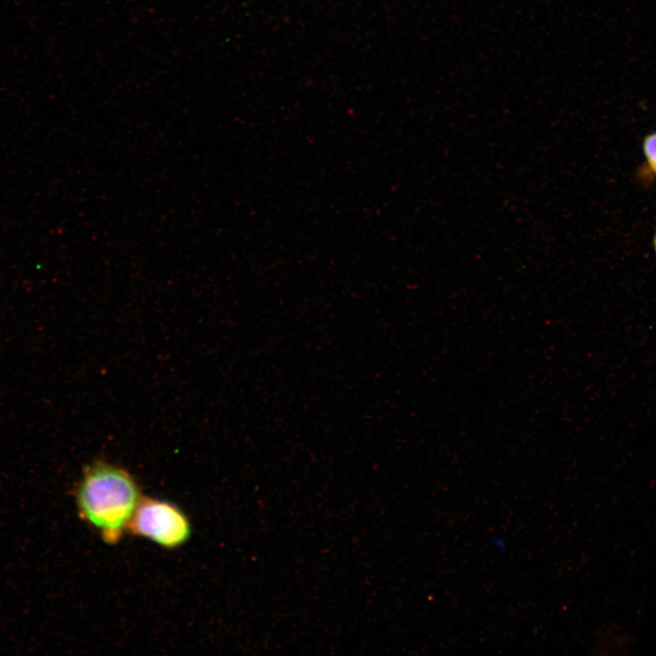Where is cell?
Masks as SVG:
<instances>
[{"instance_id": "obj_1", "label": "cell", "mask_w": 656, "mask_h": 656, "mask_svg": "<svg viewBox=\"0 0 656 656\" xmlns=\"http://www.w3.org/2000/svg\"><path fill=\"white\" fill-rule=\"evenodd\" d=\"M133 476L105 459H96L83 470L76 489L79 516L108 544L118 542L141 500Z\"/></svg>"}, {"instance_id": "obj_2", "label": "cell", "mask_w": 656, "mask_h": 656, "mask_svg": "<svg viewBox=\"0 0 656 656\" xmlns=\"http://www.w3.org/2000/svg\"><path fill=\"white\" fill-rule=\"evenodd\" d=\"M128 532L153 541L166 548H176L190 538L188 517L167 500L142 497L128 526Z\"/></svg>"}, {"instance_id": "obj_3", "label": "cell", "mask_w": 656, "mask_h": 656, "mask_svg": "<svg viewBox=\"0 0 656 656\" xmlns=\"http://www.w3.org/2000/svg\"><path fill=\"white\" fill-rule=\"evenodd\" d=\"M630 632L620 626H610L600 633L594 649L601 654H626L631 648Z\"/></svg>"}, {"instance_id": "obj_4", "label": "cell", "mask_w": 656, "mask_h": 656, "mask_svg": "<svg viewBox=\"0 0 656 656\" xmlns=\"http://www.w3.org/2000/svg\"><path fill=\"white\" fill-rule=\"evenodd\" d=\"M642 152L648 170L656 177V131L651 132L644 137Z\"/></svg>"}, {"instance_id": "obj_5", "label": "cell", "mask_w": 656, "mask_h": 656, "mask_svg": "<svg viewBox=\"0 0 656 656\" xmlns=\"http://www.w3.org/2000/svg\"><path fill=\"white\" fill-rule=\"evenodd\" d=\"M652 246H653V250H654V252L656 255V230H655V232H654L653 238H652Z\"/></svg>"}]
</instances>
